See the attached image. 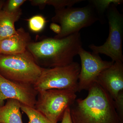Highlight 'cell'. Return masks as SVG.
<instances>
[{
  "label": "cell",
  "instance_id": "obj_1",
  "mask_svg": "<svg viewBox=\"0 0 123 123\" xmlns=\"http://www.w3.org/2000/svg\"><path fill=\"white\" fill-rule=\"evenodd\" d=\"M87 97L76 99L70 107L73 123H121L114 99L98 83L88 90Z\"/></svg>",
  "mask_w": 123,
  "mask_h": 123
},
{
  "label": "cell",
  "instance_id": "obj_2",
  "mask_svg": "<svg viewBox=\"0 0 123 123\" xmlns=\"http://www.w3.org/2000/svg\"><path fill=\"white\" fill-rule=\"evenodd\" d=\"M82 48L80 33H75L62 38H47L31 42L27 50L43 68L66 66L74 62Z\"/></svg>",
  "mask_w": 123,
  "mask_h": 123
},
{
  "label": "cell",
  "instance_id": "obj_3",
  "mask_svg": "<svg viewBox=\"0 0 123 123\" xmlns=\"http://www.w3.org/2000/svg\"><path fill=\"white\" fill-rule=\"evenodd\" d=\"M43 69L27 50L19 55L0 54V75L11 81L33 86Z\"/></svg>",
  "mask_w": 123,
  "mask_h": 123
},
{
  "label": "cell",
  "instance_id": "obj_4",
  "mask_svg": "<svg viewBox=\"0 0 123 123\" xmlns=\"http://www.w3.org/2000/svg\"><path fill=\"white\" fill-rule=\"evenodd\" d=\"M52 21L59 23L61 31L54 38H62L78 33L82 28L100 21L95 9L91 4L82 7H67L55 10Z\"/></svg>",
  "mask_w": 123,
  "mask_h": 123
},
{
  "label": "cell",
  "instance_id": "obj_5",
  "mask_svg": "<svg viewBox=\"0 0 123 123\" xmlns=\"http://www.w3.org/2000/svg\"><path fill=\"white\" fill-rule=\"evenodd\" d=\"M77 95L72 90L52 89L38 92L34 108L53 123L62 119L67 108L75 102Z\"/></svg>",
  "mask_w": 123,
  "mask_h": 123
},
{
  "label": "cell",
  "instance_id": "obj_6",
  "mask_svg": "<svg viewBox=\"0 0 123 123\" xmlns=\"http://www.w3.org/2000/svg\"><path fill=\"white\" fill-rule=\"evenodd\" d=\"M80 65L73 62L66 66L43 68L33 86L37 92L52 89H65L78 92Z\"/></svg>",
  "mask_w": 123,
  "mask_h": 123
},
{
  "label": "cell",
  "instance_id": "obj_7",
  "mask_svg": "<svg viewBox=\"0 0 123 123\" xmlns=\"http://www.w3.org/2000/svg\"><path fill=\"white\" fill-rule=\"evenodd\" d=\"M117 7L112 4L107 10L109 34L105 42L101 46L90 44L89 48L92 53L104 54L110 57L112 62H123V16Z\"/></svg>",
  "mask_w": 123,
  "mask_h": 123
},
{
  "label": "cell",
  "instance_id": "obj_8",
  "mask_svg": "<svg viewBox=\"0 0 123 123\" xmlns=\"http://www.w3.org/2000/svg\"><path fill=\"white\" fill-rule=\"evenodd\" d=\"M78 55L81 62L78 86V92H80L88 90L96 82L102 72L110 67L114 62L104 61L98 54L91 53L82 47Z\"/></svg>",
  "mask_w": 123,
  "mask_h": 123
},
{
  "label": "cell",
  "instance_id": "obj_9",
  "mask_svg": "<svg viewBox=\"0 0 123 123\" xmlns=\"http://www.w3.org/2000/svg\"><path fill=\"white\" fill-rule=\"evenodd\" d=\"M38 94L33 86L11 81L0 75V106L4 105L5 100L10 99L34 108Z\"/></svg>",
  "mask_w": 123,
  "mask_h": 123
},
{
  "label": "cell",
  "instance_id": "obj_10",
  "mask_svg": "<svg viewBox=\"0 0 123 123\" xmlns=\"http://www.w3.org/2000/svg\"><path fill=\"white\" fill-rule=\"evenodd\" d=\"M100 85L115 99L123 91V64L116 62L104 70L97 79Z\"/></svg>",
  "mask_w": 123,
  "mask_h": 123
},
{
  "label": "cell",
  "instance_id": "obj_11",
  "mask_svg": "<svg viewBox=\"0 0 123 123\" xmlns=\"http://www.w3.org/2000/svg\"><path fill=\"white\" fill-rule=\"evenodd\" d=\"M31 42L30 34L22 27L17 30L14 34L0 41V54L17 55L27 51L28 45Z\"/></svg>",
  "mask_w": 123,
  "mask_h": 123
},
{
  "label": "cell",
  "instance_id": "obj_12",
  "mask_svg": "<svg viewBox=\"0 0 123 123\" xmlns=\"http://www.w3.org/2000/svg\"><path fill=\"white\" fill-rule=\"evenodd\" d=\"M21 9L13 12L1 10L0 11V41L10 37L17 32L15 22L22 15Z\"/></svg>",
  "mask_w": 123,
  "mask_h": 123
},
{
  "label": "cell",
  "instance_id": "obj_13",
  "mask_svg": "<svg viewBox=\"0 0 123 123\" xmlns=\"http://www.w3.org/2000/svg\"><path fill=\"white\" fill-rule=\"evenodd\" d=\"M21 104L18 100L8 99L0 106V123H23L21 112Z\"/></svg>",
  "mask_w": 123,
  "mask_h": 123
},
{
  "label": "cell",
  "instance_id": "obj_14",
  "mask_svg": "<svg viewBox=\"0 0 123 123\" xmlns=\"http://www.w3.org/2000/svg\"><path fill=\"white\" fill-rule=\"evenodd\" d=\"M90 4L93 5L97 11L99 18V21L104 23V12L107 10L110 6L114 4L117 6L123 3V0H89Z\"/></svg>",
  "mask_w": 123,
  "mask_h": 123
},
{
  "label": "cell",
  "instance_id": "obj_15",
  "mask_svg": "<svg viewBox=\"0 0 123 123\" xmlns=\"http://www.w3.org/2000/svg\"><path fill=\"white\" fill-rule=\"evenodd\" d=\"M81 0H36L35 4L41 9L44 8L46 5L52 6L55 8V10L60 9L66 7H72L76 3L81 2Z\"/></svg>",
  "mask_w": 123,
  "mask_h": 123
},
{
  "label": "cell",
  "instance_id": "obj_16",
  "mask_svg": "<svg viewBox=\"0 0 123 123\" xmlns=\"http://www.w3.org/2000/svg\"><path fill=\"white\" fill-rule=\"evenodd\" d=\"M21 109L27 116L29 123H53L35 108L21 104Z\"/></svg>",
  "mask_w": 123,
  "mask_h": 123
},
{
  "label": "cell",
  "instance_id": "obj_17",
  "mask_svg": "<svg viewBox=\"0 0 123 123\" xmlns=\"http://www.w3.org/2000/svg\"><path fill=\"white\" fill-rule=\"evenodd\" d=\"M28 21L29 29L34 33L41 32L46 26V18L42 15L33 16L29 18Z\"/></svg>",
  "mask_w": 123,
  "mask_h": 123
},
{
  "label": "cell",
  "instance_id": "obj_18",
  "mask_svg": "<svg viewBox=\"0 0 123 123\" xmlns=\"http://www.w3.org/2000/svg\"><path fill=\"white\" fill-rule=\"evenodd\" d=\"M26 1L25 0H8L5 1L2 10L9 12H16L21 9L20 7Z\"/></svg>",
  "mask_w": 123,
  "mask_h": 123
},
{
  "label": "cell",
  "instance_id": "obj_19",
  "mask_svg": "<svg viewBox=\"0 0 123 123\" xmlns=\"http://www.w3.org/2000/svg\"><path fill=\"white\" fill-rule=\"evenodd\" d=\"M116 112L121 123H123V91L120 92L117 98L114 99Z\"/></svg>",
  "mask_w": 123,
  "mask_h": 123
},
{
  "label": "cell",
  "instance_id": "obj_20",
  "mask_svg": "<svg viewBox=\"0 0 123 123\" xmlns=\"http://www.w3.org/2000/svg\"><path fill=\"white\" fill-rule=\"evenodd\" d=\"M61 123H73L70 116V108H67L65 111Z\"/></svg>",
  "mask_w": 123,
  "mask_h": 123
},
{
  "label": "cell",
  "instance_id": "obj_21",
  "mask_svg": "<svg viewBox=\"0 0 123 123\" xmlns=\"http://www.w3.org/2000/svg\"><path fill=\"white\" fill-rule=\"evenodd\" d=\"M50 28L56 35L59 34L61 31V29L60 26L55 23L52 22L50 24Z\"/></svg>",
  "mask_w": 123,
  "mask_h": 123
},
{
  "label": "cell",
  "instance_id": "obj_22",
  "mask_svg": "<svg viewBox=\"0 0 123 123\" xmlns=\"http://www.w3.org/2000/svg\"><path fill=\"white\" fill-rule=\"evenodd\" d=\"M5 1L4 0H0V11L3 8Z\"/></svg>",
  "mask_w": 123,
  "mask_h": 123
},
{
  "label": "cell",
  "instance_id": "obj_23",
  "mask_svg": "<svg viewBox=\"0 0 123 123\" xmlns=\"http://www.w3.org/2000/svg\"></svg>",
  "mask_w": 123,
  "mask_h": 123
}]
</instances>
